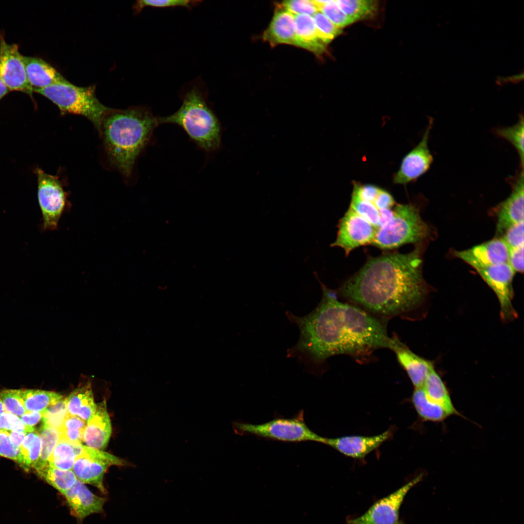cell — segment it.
Returning <instances> with one entry per match:
<instances>
[{"label":"cell","mask_w":524,"mask_h":524,"mask_svg":"<svg viewBox=\"0 0 524 524\" xmlns=\"http://www.w3.org/2000/svg\"><path fill=\"white\" fill-rule=\"evenodd\" d=\"M319 282L322 298L311 312L303 316L285 312L300 333L296 344L287 350V357L297 358L306 372L318 375L332 356L359 357L379 348L391 349L393 338L389 337L380 318L355 305L339 301L335 291Z\"/></svg>","instance_id":"6da1fadb"},{"label":"cell","mask_w":524,"mask_h":524,"mask_svg":"<svg viewBox=\"0 0 524 524\" xmlns=\"http://www.w3.org/2000/svg\"><path fill=\"white\" fill-rule=\"evenodd\" d=\"M419 248L370 257L336 293L371 314L404 315L423 302L427 288L421 272Z\"/></svg>","instance_id":"7a4b0ae2"},{"label":"cell","mask_w":524,"mask_h":524,"mask_svg":"<svg viewBox=\"0 0 524 524\" xmlns=\"http://www.w3.org/2000/svg\"><path fill=\"white\" fill-rule=\"evenodd\" d=\"M158 125L157 117L143 107L111 109L103 117L98 132L105 152L124 177L131 175L136 159Z\"/></svg>","instance_id":"3957f363"},{"label":"cell","mask_w":524,"mask_h":524,"mask_svg":"<svg viewBox=\"0 0 524 524\" xmlns=\"http://www.w3.org/2000/svg\"><path fill=\"white\" fill-rule=\"evenodd\" d=\"M159 125L174 124L181 127L200 148L211 152L221 145L219 120L202 94L193 89L184 96L181 106L174 114L157 117Z\"/></svg>","instance_id":"277c9868"},{"label":"cell","mask_w":524,"mask_h":524,"mask_svg":"<svg viewBox=\"0 0 524 524\" xmlns=\"http://www.w3.org/2000/svg\"><path fill=\"white\" fill-rule=\"evenodd\" d=\"M34 92L43 95L55 104L62 115H82L89 120L98 131L103 117L111 109L97 98L95 86L80 87L67 81Z\"/></svg>","instance_id":"5b68a950"},{"label":"cell","mask_w":524,"mask_h":524,"mask_svg":"<svg viewBox=\"0 0 524 524\" xmlns=\"http://www.w3.org/2000/svg\"><path fill=\"white\" fill-rule=\"evenodd\" d=\"M393 211L391 219L377 229L372 245L391 249L406 244L419 243L427 237V225L415 204H396Z\"/></svg>","instance_id":"8992f818"},{"label":"cell","mask_w":524,"mask_h":524,"mask_svg":"<svg viewBox=\"0 0 524 524\" xmlns=\"http://www.w3.org/2000/svg\"><path fill=\"white\" fill-rule=\"evenodd\" d=\"M301 410L291 418L277 417L261 424L242 421L232 423L234 433L239 435H251L269 440L285 442L313 441L324 443L325 438L315 433L306 425Z\"/></svg>","instance_id":"52a82bcc"},{"label":"cell","mask_w":524,"mask_h":524,"mask_svg":"<svg viewBox=\"0 0 524 524\" xmlns=\"http://www.w3.org/2000/svg\"><path fill=\"white\" fill-rule=\"evenodd\" d=\"M35 172L43 229L54 230L58 229L62 216L69 207L68 194L58 176L48 174L39 168H37Z\"/></svg>","instance_id":"ba28073f"},{"label":"cell","mask_w":524,"mask_h":524,"mask_svg":"<svg viewBox=\"0 0 524 524\" xmlns=\"http://www.w3.org/2000/svg\"><path fill=\"white\" fill-rule=\"evenodd\" d=\"M75 452L77 457L72 471L77 479L105 493L103 481L106 471L110 466L123 464V461L114 455L82 443L75 446Z\"/></svg>","instance_id":"9c48e42d"},{"label":"cell","mask_w":524,"mask_h":524,"mask_svg":"<svg viewBox=\"0 0 524 524\" xmlns=\"http://www.w3.org/2000/svg\"><path fill=\"white\" fill-rule=\"evenodd\" d=\"M476 271L497 296L501 319L509 321L516 318L517 313L512 305V281L515 272L509 264L491 265Z\"/></svg>","instance_id":"30bf717a"},{"label":"cell","mask_w":524,"mask_h":524,"mask_svg":"<svg viewBox=\"0 0 524 524\" xmlns=\"http://www.w3.org/2000/svg\"><path fill=\"white\" fill-rule=\"evenodd\" d=\"M22 56L18 46L8 43L0 32V78L10 91H20L32 97L33 90L27 79Z\"/></svg>","instance_id":"8fae6325"},{"label":"cell","mask_w":524,"mask_h":524,"mask_svg":"<svg viewBox=\"0 0 524 524\" xmlns=\"http://www.w3.org/2000/svg\"><path fill=\"white\" fill-rule=\"evenodd\" d=\"M421 474L389 495L376 502L363 514L346 524H396L400 507L409 490L422 479Z\"/></svg>","instance_id":"7c38bea8"},{"label":"cell","mask_w":524,"mask_h":524,"mask_svg":"<svg viewBox=\"0 0 524 524\" xmlns=\"http://www.w3.org/2000/svg\"><path fill=\"white\" fill-rule=\"evenodd\" d=\"M337 238L330 246L343 248L346 256L360 246L371 244L377 229L350 208L340 220Z\"/></svg>","instance_id":"4fadbf2b"},{"label":"cell","mask_w":524,"mask_h":524,"mask_svg":"<svg viewBox=\"0 0 524 524\" xmlns=\"http://www.w3.org/2000/svg\"><path fill=\"white\" fill-rule=\"evenodd\" d=\"M432 125L433 120L430 119L420 142L404 157L393 177L395 184L405 185L414 181L430 168L433 158L428 147V139Z\"/></svg>","instance_id":"5bb4252c"},{"label":"cell","mask_w":524,"mask_h":524,"mask_svg":"<svg viewBox=\"0 0 524 524\" xmlns=\"http://www.w3.org/2000/svg\"><path fill=\"white\" fill-rule=\"evenodd\" d=\"M524 168L508 179L512 191L497 207L496 230L503 233L511 226L524 221Z\"/></svg>","instance_id":"9a60e30c"},{"label":"cell","mask_w":524,"mask_h":524,"mask_svg":"<svg viewBox=\"0 0 524 524\" xmlns=\"http://www.w3.org/2000/svg\"><path fill=\"white\" fill-rule=\"evenodd\" d=\"M509 248L502 238H495L467 249L455 252V255L476 270L508 262Z\"/></svg>","instance_id":"2e32d148"},{"label":"cell","mask_w":524,"mask_h":524,"mask_svg":"<svg viewBox=\"0 0 524 524\" xmlns=\"http://www.w3.org/2000/svg\"><path fill=\"white\" fill-rule=\"evenodd\" d=\"M392 436L391 430L373 436H347L335 438H325L324 444L341 453L356 459L364 458L379 447Z\"/></svg>","instance_id":"e0dca14e"},{"label":"cell","mask_w":524,"mask_h":524,"mask_svg":"<svg viewBox=\"0 0 524 524\" xmlns=\"http://www.w3.org/2000/svg\"><path fill=\"white\" fill-rule=\"evenodd\" d=\"M63 495L71 514L80 521L93 514L100 512L105 502V498L93 493L78 479Z\"/></svg>","instance_id":"ac0fdd59"},{"label":"cell","mask_w":524,"mask_h":524,"mask_svg":"<svg viewBox=\"0 0 524 524\" xmlns=\"http://www.w3.org/2000/svg\"><path fill=\"white\" fill-rule=\"evenodd\" d=\"M391 349L395 353L414 388L422 387L428 373L434 368L432 362L413 353L396 336L393 337Z\"/></svg>","instance_id":"d6986e66"},{"label":"cell","mask_w":524,"mask_h":524,"mask_svg":"<svg viewBox=\"0 0 524 524\" xmlns=\"http://www.w3.org/2000/svg\"><path fill=\"white\" fill-rule=\"evenodd\" d=\"M112 433V426L106 402L97 405L94 414L87 421L83 441L88 447L97 449L106 447Z\"/></svg>","instance_id":"ffe728a7"},{"label":"cell","mask_w":524,"mask_h":524,"mask_svg":"<svg viewBox=\"0 0 524 524\" xmlns=\"http://www.w3.org/2000/svg\"><path fill=\"white\" fill-rule=\"evenodd\" d=\"M28 82L33 92L67 80L54 67L40 58L22 56Z\"/></svg>","instance_id":"44dd1931"},{"label":"cell","mask_w":524,"mask_h":524,"mask_svg":"<svg viewBox=\"0 0 524 524\" xmlns=\"http://www.w3.org/2000/svg\"><path fill=\"white\" fill-rule=\"evenodd\" d=\"M263 39L272 45L296 46L295 15L284 9L277 11L264 33Z\"/></svg>","instance_id":"7402d4cb"},{"label":"cell","mask_w":524,"mask_h":524,"mask_svg":"<svg viewBox=\"0 0 524 524\" xmlns=\"http://www.w3.org/2000/svg\"><path fill=\"white\" fill-rule=\"evenodd\" d=\"M296 46L322 54L327 45L319 38L312 16L295 15Z\"/></svg>","instance_id":"603a6c76"},{"label":"cell","mask_w":524,"mask_h":524,"mask_svg":"<svg viewBox=\"0 0 524 524\" xmlns=\"http://www.w3.org/2000/svg\"><path fill=\"white\" fill-rule=\"evenodd\" d=\"M66 400L68 414L88 421L96 412L97 405L89 382L75 389Z\"/></svg>","instance_id":"cb8c5ba5"},{"label":"cell","mask_w":524,"mask_h":524,"mask_svg":"<svg viewBox=\"0 0 524 524\" xmlns=\"http://www.w3.org/2000/svg\"><path fill=\"white\" fill-rule=\"evenodd\" d=\"M422 387L429 400L443 407L450 415H460L453 405L445 384L434 368L428 373Z\"/></svg>","instance_id":"d4e9b609"},{"label":"cell","mask_w":524,"mask_h":524,"mask_svg":"<svg viewBox=\"0 0 524 524\" xmlns=\"http://www.w3.org/2000/svg\"><path fill=\"white\" fill-rule=\"evenodd\" d=\"M411 401L419 416L424 421L441 422L450 416L443 407L428 398L422 387L415 388Z\"/></svg>","instance_id":"484cf974"},{"label":"cell","mask_w":524,"mask_h":524,"mask_svg":"<svg viewBox=\"0 0 524 524\" xmlns=\"http://www.w3.org/2000/svg\"><path fill=\"white\" fill-rule=\"evenodd\" d=\"M27 411H42L55 404L63 396L60 393L39 389H19Z\"/></svg>","instance_id":"4316f807"},{"label":"cell","mask_w":524,"mask_h":524,"mask_svg":"<svg viewBox=\"0 0 524 524\" xmlns=\"http://www.w3.org/2000/svg\"><path fill=\"white\" fill-rule=\"evenodd\" d=\"M37 474L63 494L77 481L72 470H61L47 464L35 471Z\"/></svg>","instance_id":"83f0119b"},{"label":"cell","mask_w":524,"mask_h":524,"mask_svg":"<svg viewBox=\"0 0 524 524\" xmlns=\"http://www.w3.org/2000/svg\"><path fill=\"white\" fill-rule=\"evenodd\" d=\"M336 1L344 13L354 22L372 17L378 8L377 1L373 0H336Z\"/></svg>","instance_id":"f1b7e54d"},{"label":"cell","mask_w":524,"mask_h":524,"mask_svg":"<svg viewBox=\"0 0 524 524\" xmlns=\"http://www.w3.org/2000/svg\"><path fill=\"white\" fill-rule=\"evenodd\" d=\"M76 455L73 444L60 438L49 459V464L57 468L72 470Z\"/></svg>","instance_id":"f546056e"},{"label":"cell","mask_w":524,"mask_h":524,"mask_svg":"<svg viewBox=\"0 0 524 524\" xmlns=\"http://www.w3.org/2000/svg\"><path fill=\"white\" fill-rule=\"evenodd\" d=\"M41 449L38 460L33 469L35 471L49 463V458L60 439L59 430L43 424L39 432Z\"/></svg>","instance_id":"4dcf8cb0"},{"label":"cell","mask_w":524,"mask_h":524,"mask_svg":"<svg viewBox=\"0 0 524 524\" xmlns=\"http://www.w3.org/2000/svg\"><path fill=\"white\" fill-rule=\"evenodd\" d=\"M524 116L519 117L518 122L513 126L497 129L496 135L509 142L516 148L520 160L521 168H524Z\"/></svg>","instance_id":"1f68e13d"},{"label":"cell","mask_w":524,"mask_h":524,"mask_svg":"<svg viewBox=\"0 0 524 524\" xmlns=\"http://www.w3.org/2000/svg\"><path fill=\"white\" fill-rule=\"evenodd\" d=\"M86 424L82 418L67 414L59 429L60 438L71 443H81Z\"/></svg>","instance_id":"d6a6232c"},{"label":"cell","mask_w":524,"mask_h":524,"mask_svg":"<svg viewBox=\"0 0 524 524\" xmlns=\"http://www.w3.org/2000/svg\"><path fill=\"white\" fill-rule=\"evenodd\" d=\"M318 12L323 13L335 26L342 29L354 22L338 5L336 0H314Z\"/></svg>","instance_id":"836d02e7"},{"label":"cell","mask_w":524,"mask_h":524,"mask_svg":"<svg viewBox=\"0 0 524 524\" xmlns=\"http://www.w3.org/2000/svg\"><path fill=\"white\" fill-rule=\"evenodd\" d=\"M377 229L379 219V210L372 203L363 200L353 190L350 207Z\"/></svg>","instance_id":"e575fe53"},{"label":"cell","mask_w":524,"mask_h":524,"mask_svg":"<svg viewBox=\"0 0 524 524\" xmlns=\"http://www.w3.org/2000/svg\"><path fill=\"white\" fill-rule=\"evenodd\" d=\"M312 17L317 35L326 45L341 33L342 29L335 26L321 12H317Z\"/></svg>","instance_id":"d590c367"},{"label":"cell","mask_w":524,"mask_h":524,"mask_svg":"<svg viewBox=\"0 0 524 524\" xmlns=\"http://www.w3.org/2000/svg\"><path fill=\"white\" fill-rule=\"evenodd\" d=\"M67 414L66 400L63 397L44 410L43 424L59 430Z\"/></svg>","instance_id":"8d00e7d4"},{"label":"cell","mask_w":524,"mask_h":524,"mask_svg":"<svg viewBox=\"0 0 524 524\" xmlns=\"http://www.w3.org/2000/svg\"><path fill=\"white\" fill-rule=\"evenodd\" d=\"M0 399L7 412L19 417L27 412L19 389L2 390L0 392Z\"/></svg>","instance_id":"74e56055"},{"label":"cell","mask_w":524,"mask_h":524,"mask_svg":"<svg viewBox=\"0 0 524 524\" xmlns=\"http://www.w3.org/2000/svg\"><path fill=\"white\" fill-rule=\"evenodd\" d=\"M0 456L11 459L25 470V465L20 448L15 446L11 442L7 431H0Z\"/></svg>","instance_id":"f35d334b"},{"label":"cell","mask_w":524,"mask_h":524,"mask_svg":"<svg viewBox=\"0 0 524 524\" xmlns=\"http://www.w3.org/2000/svg\"><path fill=\"white\" fill-rule=\"evenodd\" d=\"M282 5L284 9L294 15H306L313 16L318 12L313 0H286L283 2Z\"/></svg>","instance_id":"ab89813d"},{"label":"cell","mask_w":524,"mask_h":524,"mask_svg":"<svg viewBox=\"0 0 524 524\" xmlns=\"http://www.w3.org/2000/svg\"><path fill=\"white\" fill-rule=\"evenodd\" d=\"M501 238L509 249L524 246V221L508 228Z\"/></svg>","instance_id":"60d3db41"},{"label":"cell","mask_w":524,"mask_h":524,"mask_svg":"<svg viewBox=\"0 0 524 524\" xmlns=\"http://www.w3.org/2000/svg\"><path fill=\"white\" fill-rule=\"evenodd\" d=\"M0 429L7 431H23L27 433L35 430L27 427L19 417L7 412L0 414Z\"/></svg>","instance_id":"b9f144b4"},{"label":"cell","mask_w":524,"mask_h":524,"mask_svg":"<svg viewBox=\"0 0 524 524\" xmlns=\"http://www.w3.org/2000/svg\"><path fill=\"white\" fill-rule=\"evenodd\" d=\"M195 1L188 0H138L136 2L135 8L136 12L140 11L143 8L150 6L156 8L183 6L190 8L194 4Z\"/></svg>","instance_id":"7bdbcfd3"},{"label":"cell","mask_w":524,"mask_h":524,"mask_svg":"<svg viewBox=\"0 0 524 524\" xmlns=\"http://www.w3.org/2000/svg\"><path fill=\"white\" fill-rule=\"evenodd\" d=\"M381 188L374 185H361L354 182L353 190L356 192L360 197L373 204Z\"/></svg>","instance_id":"ee69618b"},{"label":"cell","mask_w":524,"mask_h":524,"mask_svg":"<svg viewBox=\"0 0 524 524\" xmlns=\"http://www.w3.org/2000/svg\"><path fill=\"white\" fill-rule=\"evenodd\" d=\"M508 263L515 272L524 271V246L509 249Z\"/></svg>","instance_id":"f6af8a7d"},{"label":"cell","mask_w":524,"mask_h":524,"mask_svg":"<svg viewBox=\"0 0 524 524\" xmlns=\"http://www.w3.org/2000/svg\"><path fill=\"white\" fill-rule=\"evenodd\" d=\"M374 205L378 210L391 209L395 205V201L392 196L387 191L381 189Z\"/></svg>","instance_id":"bcb514c9"},{"label":"cell","mask_w":524,"mask_h":524,"mask_svg":"<svg viewBox=\"0 0 524 524\" xmlns=\"http://www.w3.org/2000/svg\"><path fill=\"white\" fill-rule=\"evenodd\" d=\"M41 440L39 432L36 434L29 451V465L30 469L34 468L40 456Z\"/></svg>","instance_id":"7dc6e473"},{"label":"cell","mask_w":524,"mask_h":524,"mask_svg":"<svg viewBox=\"0 0 524 524\" xmlns=\"http://www.w3.org/2000/svg\"><path fill=\"white\" fill-rule=\"evenodd\" d=\"M44 411H27L24 414L20 416V418L27 427L34 428V426L42 419Z\"/></svg>","instance_id":"c3c4849f"},{"label":"cell","mask_w":524,"mask_h":524,"mask_svg":"<svg viewBox=\"0 0 524 524\" xmlns=\"http://www.w3.org/2000/svg\"><path fill=\"white\" fill-rule=\"evenodd\" d=\"M11 443L16 447L20 448L28 433L23 431H8Z\"/></svg>","instance_id":"681fc988"},{"label":"cell","mask_w":524,"mask_h":524,"mask_svg":"<svg viewBox=\"0 0 524 524\" xmlns=\"http://www.w3.org/2000/svg\"><path fill=\"white\" fill-rule=\"evenodd\" d=\"M379 219L377 229L380 228L388 222L391 219L393 215V211L391 209L380 210H379Z\"/></svg>","instance_id":"f907efd6"},{"label":"cell","mask_w":524,"mask_h":524,"mask_svg":"<svg viewBox=\"0 0 524 524\" xmlns=\"http://www.w3.org/2000/svg\"><path fill=\"white\" fill-rule=\"evenodd\" d=\"M10 92L1 79L0 78V100Z\"/></svg>","instance_id":"816d5d0a"},{"label":"cell","mask_w":524,"mask_h":524,"mask_svg":"<svg viewBox=\"0 0 524 524\" xmlns=\"http://www.w3.org/2000/svg\"><path fill=\"white\" fill-rule=\"evenodd\" d=\"M6 412L3 403L0 399V414ZM1 430L0 429V431Z\"/></svg>","instance_id":"f5cc1de1"},{"label":"cell","mask_w":524,"mask_h":524,"mask_svg":"<svg viewBox=\"0 0 524 524\" xmlns=\"http://www.w3.org/2000/svg\"><path fill=\"white\" fill-rule=\"evenodd\" d=\"M396 524H404L403 523H402V522H397L396 523Z\"/></svg>","instance_id":"db71d44e"}]
</instances>
